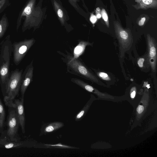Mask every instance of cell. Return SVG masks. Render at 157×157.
I'll use <instances>...</instances> for the list:
<instances>
[{"mask_svg": "<svg viewBox=\"0 0 157 157\" xmlns=\"http://www.w3.org/2000/svg\"><path fill=\"white\" fill-rule=\"evenodd\" d=\"M53 5L55 10L59 18L62 25H64L66 20L65 15L59 4L55 0H53Z\"/></svg>", "mask_w": 157, "mask_h": 157, "instance_id": "cell-17", "label": "cell"}, {"mask_svg": "<svg viewBox=\"0 0 157 157\" xmlns=\"http://www.w3.org/2000/svg\"><path fill=\"white\" fill-rule=\"evenodd\" d=\"M8 108V115L5 123L7 129L4 131L3 135L10 141H17L21 140L18 134L19 121L15 109L11 107Z\"/></svg>", "mask_w": 157, "mask_h": 157, "instance_id": "cell-5", "label": "cell"}, {"mask_svg": "<svg viewBox=\"0 0 157 157\" xmlns=\"http://www.w3.org/2000/svg\"><path fill=\"white\" fill-rule=\"evenodd\" d=\"M8 0H0V10L4 6Z\"/></svg>", "mask_w": 157, "mask_h": 157, "instance_id": "cell-29", "label": "cell"}, {"mask_svg": "<svg viewBox=\"0 0 157 157\" xmlns=\"http://www.w3.org/2000/svg\"><path fill=\"white\" fill-rule=\"evenodd\" d=\"M96 17L98 19H100L101 17V10L99 7L96 8L95 10Z\"/></svg>", "mask_w": 157, "mask_h": 157, "instance_id": "cell-26", "label": "cell"}, {"mask_svg": "<svg viewBox=\"0 0 157 157\" xmlns=\"http://www.w3.org/2000/svg\"><path fill=\"white\" fill-rule=\"evenodd\" d=\"M97 75L101 79L106 81H110L111 78L109 75L106 73L103 72H97Z\"/></svg>", "mask_w": 157, "mask_h": 157, "instance_id": "cell-21", "label": "cell"}, {"mask_svg": "<svg viewBox=\"0 0 157 157\" xmlns=\"http://www.w3.org/2000/svg\"><path fill=\"white\" fill-rule=\"evenodd\" d=\"M157 7L156 0H141L135 8L138 9L155 8Z\"/></svg>", "mask_w": 157, "mask_h": 157, "instance_id": "cell-16", "label": "cell"}, {"mask_svg": "<svg viewBox=\"0 0 157 157\" xmlns=\"http://www.w3.org/2000/svg\"><path fill=\"white\" fill-rule=\"evenodd\" d=\"M136 94V88L133 87L132 88L131 90L130 97L131 98H133L135 96Z\"/></svg>", "mask_w": 157, "mask_h": 157, "instance_id": "cell-25", "label": "cell"}, {"mask_svg": "<svg viewBox=\"0 0 157 157\" xmlns=\"http://www.w3.org/2000/svg\"><path fill=\"white\" fill-rule=\"evenodd\" d=\"M145 60L144 58H140L137 61V64L138 66L142 68L143 67V63Z\"/></svg>", "mask_w": 157, "mask_h": 157, "instance_id": "cell-24", "label": "cell"}, {"mask_svg": "<svg viewBox=\"0 0 157 157\" xmlns=\"http://www.w3.org/2000/svg\"><path fill=\"white\" fill-rule=\"evenodd\" d=\"M137 1V2H139L141 1V0H136Z\"/></svg>", "mask_w": 157, "mask_h": 157, "instance_id": "cell-31", "label": "cell"}, {"mask_svg": "<svg viewBox=\"0 0 157 157\" xmlns=\"http://www.w3.org/2000/svg\"><path fill=\"white\" fill-rule=\"evenodd\" d=\"M113 25L116 36L122 49L127 48L131 43L132 36L130 31L124 29L119 22L114 21Z\"/></svg>", "mask_w": 157, "mask_h": 157, "instance_id": "cell-7", "label": "cell"}, {"mask_svg": "<svg viewBox=\"0 0 157 157\" xmlns=\"http://www.w3.org/2000/svg\"><path fill=\"white\" fill-rule=\"evenodd\" d=\"M8 26V22L6 17L4 15L0 20V39L4 34Z\"/></svg>", "mask_w": 157, "mask_h": 157, "instance_id": "cell-18", "label": "cell"}, {"mask_svg": "<svg viewBox=\"0 0 157 157\" xmlns=\"http://www.w3.org/2000/svg\"><path fill=\"white\" fill-rule=\"evenodd\" d=\"M12 50V44L9 35L0 44V82L2 89L9 78L10 61Z\"/></svg>", "mask_w": 157, "mask_h": 157, "instance_id": "cell-2", "label": "cell"}, {"mask_svg": "<svg viewBox=\"0 0 157 157\" xmlns=\"http://www.w3.org/2000/svg\"><path fill=\"white\" fill-rule=\"evenodd\" d=\"M6 113L4 105L0 98V134L2 135L4 132Z\"/></svg>", "mask_w": 157, "mask_h": 157, "instance_id": "cell-15", "label": "cell"}, {"mask_svg": "<svg viewBox=\"0 0 157 157\" xmlns=\"http://www.w3.org/2000/svg\"><path fill=\"white\" fill-rule=\"evenodd\" d=\"M23 70L17 69L11 73L2 89L5 103L13 101L20 90Z\"/></svg>", "mask_w": 157, "mask_h": 157, "instance_id": "cell-4", "label": "cell"}, {"mask_svg": "<svg viewBox=\"0 0 157 157\" xmlns=\"http://www.w3.org/2000/svg\"><path fill=\"white\" fill-rule=\"evenodd\" d=\"M144 107L142 105H139L137 108V111L139 114L141 113L144 111Z\"/></svg>", "mask_w": 157, "mask_h": 157, "instance_id": "cell-27", "label": "cell"}, {"mask_svg": "<svg viewBox=\"0 0 157 157\" xmlns=\"http://www.w3.org/2000/svg\"><path fill=\"white\" fill-rule=\"evenodd\" d=\"M71 3L75 7L77 8V7L76 5V3L78 1V0H69Z\"/></svg>", "mask_w": 157, "mask_h": 157, "instance_id": "cell-30", "label": "cell"}, {"mask_svg": "<svg viewBox=\"0 0 157 157\" xmlns=\"http://www.w3.org/2000/svg\"><path fill=\"white\" fill-rule=\"evenodd\" d=\"M147 41L148 46L149 62L152 71L155 72L156 70L157 62V48L155 39L147 34Z\"/></svg>", "mask_w": 157, "mask_h": 157, "instance_id": "cell-9", "label": "cell"}, {"mask_svg": "<svg viewBox=\"0 0 157 157\" xmlns=\"http://www.w3.org/2000/svg\"><path fill=\"white\" fill-rule=\"evenodd\" d=\"M101 15L107 27L109 28V23L108 17L107 12L105 9H102L101 11Z\"/></svg>", "mask_w": 157, "mask_h": 157, "instance_id": "cell-20", "label": "cell"}, {"mask_svg": "<svg viewBox=\"0 0 157 157\" xmlns=\"http://www.w3.org/2000/svg\"><path fill=\"white\" fill-rule=\"evenodd\" d=\"M31 143L27 140L11 141L4 135L0 137V147L6 149L17 148L31 147Z\"/></svg>", "mask_w": 157, "mask_h": 157, "instance_id": "cell-11", "label": "cell"}, {"mask_svg": "<svg viewBox=\"0 0 157 157\" xmlns=\"http://www.w3.org/2000/svg\"><path fill=\"white\" fill-rule=\"evenodd\" d=\"M46 145L53 146L54 147H59L62 148H73L72 147L67 145H63L60 143L54 145Z\"/></svg>", "mask_w": 157, "mask_h": 157, "instance_id": "cell-22", "label": "cell"}, {"mask_svg": "<svg viewBox=\"0 0 157 157\" xmlns=\"http://www.w3.org/2000/svg\"><path fill=\"white\" fill-rule=\"evenodd\" d=\"M90 43L84 40H80L74 49L73 56L71 55L73 59L79 58L84 52L86 47L90 45Z\"/></svg>", "mask_w": 157, "mask_h": 157, "instance_id": "cell-12", "label": "cell"}, {"mask_svg": "<svg viewBox=\"0 0 157 157\" xmlns=\"http://www.w3.org/2000/svg\"><path fill=\"white\" fill-rule=\"evenodd\" d=\"M35 42V40L33 38L13 44V61L16 65H18L20 63Z\"/></svg>", "mask_w": 157, "mask_h": 157, "instance_id": "cell-6", "label": "cell"}, {"mask_svg": "<svg viewBox=\"0 0 157 157\" xmlns=\"http://www.w3.org/2000/svg\"><path fill=\"white\" fill-rule=\"evenodd\" d=\"M33 61L26 67L22 75L20 91L21 98H24L25 94L29 86L33 80Z\"/></svg>", "mask_w": 157, "mask_h": 157, "instance_id": "cell-10", "label": "cell"}, {"mask_svg": "<svg viewBox=\"0 0 157 157\" xmlns=\"http://www.w3.org/2000/svg\"><path fill=\"white\" fill-rule=\"evenodd\" d=\"M36 0H30L23 9L18 19L17 26V30L21 23L22 17H25L22 27L23 31L27 29L36 28L40 23L43 16V12L39 7H35Z\"/></svg>", "mask_w": 157, "mask_h": 157, "instance_id": "cell-1", "label": "cell"}, {"mask_svg": "<svg viewBox=\"0 0 157 157\" xmlns=\"http://www.w3.org/2000/svg\"><path fill=\"white\" fill-rule=\"evenodd\" d=\"M24 102V98H21L20 99H15L13 101L7 102L5 104L8 107H11L15 109L19 118L20 126L22 133L24 134L25 132V117Z\"/></svg>", "mask_w": 157, "mask_h": 157, "instance_id": "cell-8", "label": "cell"}, {"mask_svg": "<svg viewBox=\"0 0 157 157\" xmlns=\"http://www.w3.org/2000/svg\"><path fill=\"white\" fill-rule=\"evenodd\" d=\"M64 124L61 122L56 121L50 123L44 128L43 132L46 134L52 132L63 127Z\"/></svg>", "mask_w": 157, "mask_h": 157, "instance_id": "cell-14", "label": "cell"}, {"mask_svg": "<svg viewBox=\"0 0 157 157\" xmlns=\"http://www.w3.org/2000/svg\"><path fill=\"white\" fill-rule=\"evenodd\" d=\"M89 107V104H87L85 106L80 110L75 116V120L76 121H81L85 116Z\"/></svg>", "mask_w": 157, "mask_h": 157, "instance_id": "cell-19", "label": "cell"}, {"mask_svg": "<svg viewBox=\"0 0 157 157\" xmlns=\"http://www.w3.org/2000/svg\"><path fill=\"white\" fill-rule=\"evenodd\" d=\"M65 57L64 60L66 64L68 72L99 84V79L79 58L73 59L71 54L66 55Z\"/></svg>", "mask_w": 157, "mask_h": 157, "instance_id": "cell-3", "label": "cell"}, {"mask_svg": "<svg viewBox=\"0 0 157 157\" xmlns=\"http://www.w3.org/2000/svg\"><path fill=\"white\" fill-rule=\"evenodd\" d=\"M0 137H1V135H0Z\"/></svg>", "mask_w": 157, "mask_h": 157, "instance_id": "cell-32", "label": "cell"}, {"mask_svg": "<svg viewBox=\"0 0 157 157\" xmlns=\"http://www.w3.org/2000/svg\"><path fill=\"white\" fill-rule=\"evenodd\" d=\"M146 20L145 17H142L138 22V25L139 26H142L144 25Z\"/></svg>", "mask_w": 157, "mask_h": 157, "instance_id": "cell-28", "label": "cell"}, {"mask_svg": "<svg viewBox=\"0 0 157 157\" xmlns=\"http://www.w3.org/2000/svg\"><path fill=\"white\" fill-rule=\"evenodd\" d=\"M97 20V18L95 15L91 13L90 17V21L91 23L94 24L96 23Z\"/></svg>", "mask_w": 157, "mask_h": 157, "instance_id": "cell-23", "label": "cell"}, {"mask_svg": "<svg viewBox=\"0 0 157 157\" xmlns=\"http://www.w3.org/2000/svg\"><path fill=\"white\" fill-rule=\"evenodd\" d=\"M71 81L89 92L93 93L98 95L101 94L98 90L94 87L80 79L72 78L71 79Z\"/></svg>", "mask_w": 157, "mask_h": 157, "instance_id": "cell-13", "label": "cell"}]
</instances>
